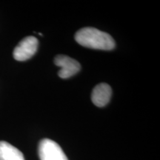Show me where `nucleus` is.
Masks as SVG:
<instances>
[{"instance_id":"obj_4","label":"nucleus","mask_w":160,"mask_h":160,"mask_svg":"<svg viewBox=\"0 0 160 160\" xmlns=\"http://www.w3.org/2000/svg\"><path fill=\"white\" fill-rule=\"evenodd\" d=\"M55 65L60 68L58 75L62 79H67L79 71L81 66L77 60L65 55H58L54 59Z\"/></svg>"},{"instance_id":"obj_2","label":"nucleus","mask_w":160,"mask_h":160,"mask_svg":"<svg viewBox=\"0 0 160 160\" xmlns=\"http://www.w3.org/2000/svg\"><path fill=\"white\" fill-rule=\"evenodd\" d=\"M38 151L40 160H68L61 147L51 139L41 140Z\"/></svg>"},{"instance_id":"obj_1","label":"nucleus","mask_w":160,"mask_h":160,"mask_svg":"<svg viewBox=\"0 0 160 160\" xmlns=\"http://www.w3.org/2000/svg\"><path fill=\"white\" fill-rule=\"evenodd\" d=\"M75 39L79 45L89 48L109 51L115 47V42L111 36L94 28L80 29L76 33Z\"/></svg>"},{"instance_id":"obj_5","label":"nucleus","mask_w":160,"mask_h":160,"mask_svg":"<svg viewBox=\"0 0 160 160\" xmlns=\"http://www.w3.org/2000/svg\"><path fill=\"white\" fill-rule=\"evenodd\" d=\"M112 90L111 86L106 83L97 85L93 90L91 100L97 107H103L108 103L111 97Z\"/></svg>"},{"instance_id":"obj_3","label":"nucleus","mask_w":160,"mask_h":160,"mask_svg":"<svg viewBox=\"0 0 160 160\" xmlns=\"http://www.w3.org/2000/svg\"><path fill=\"white\" fill-rule=\"evenodd\" d=\"M38 40L36 37L24 38L13 51V57L17 61H25L31 58L37 51Z\"/></svg>"},{"instance_id":"obj_6","label":"nucleus","mask_w":160,"mask_h":160,"mask_svg":"<svg viewBox=\"0 0 160 160\" xmlns=\"http://www.w3.org/2000/svg\"><path fill=\"white\" fill-rule=\"evenodd\" d=\"M0 160H25L21 151L5 141H0Z\"/></svg>"}]
</instances>
